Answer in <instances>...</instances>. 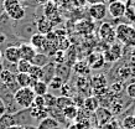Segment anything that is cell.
<instances>
[{
	"label": "cell",
	"mask_w": 135,
	"mask_h": 129,
	"mask_svg": "<svg viewBox=\"0 0 135 129\" xmlns=\"http://www.w3.org/2000/svg\"><path fill=\"white\" fill-rule=\"evenodd\" d=\"M115 37L122 44L128 47L135 46V27L129 24H119L115 26Z\"/></svg>",
	"instance_id": "cell-1"
},
{
	"label": "cell",
	"mask_w": 135,
	"mask_h": 129,
	"mask_svg": "<svg viewBox=\"0 0 135 129\" xmlns=\"http://www.w3.org/2000/svg\"><path fill=\"white\" fill-rule=\"evenodd\" d=\"M35 97H36V94L31 87L19 88L14 93V101L20 109H29L32 106Z\"/></svg>",
	"instance_id": "cell-2"
},
{
	"label": "cell",
	"mask_w": 135,
	"mask_h": 129,
	"mask_svg": "<svg viewBox=\"0 0 135 129\" xmlns=\"http://www.w3.org/2000/svg\"><path fill=\"white\" fill-rule=\"evenodd\" d=\"M103 54V57H104V61L107 62H117L118 60H120L122 55H123V49H122V45L120 44H112L107 47L105 50L102 52Z\"/></svg>",
	"instance_id": "cell-3"
},
{
	"label": "cell",
	"mask_w": 135,
	"mask_h": 129,
	"mask_svg": "<svg viewBox=\"0 0 135 129\" xmlns=\"http://www.w3.org/2000/svg\"><path fill=\"white\" fill-rule=\"evenodd\" d=\"M98 34L102 42H104L107 45H112L117 40V37H115V27H113V25L109 24V22H103L102 25L99 26Z\"/></svg>",
	"instance_id": "cell-4"
},
{
	"label": "cell",
	"mask_w": 135,
	"mask_h": 129,
	"mask_svg": "<svg viewBox=\"0 0 135 129\" xmlns=\"http://www.w3.org/2000/svg\"><path fill=\"white\" fill-rule=\"evenodd\" d=\"M88 15H89L90 20L95 21H102L107 17L108 14V8L105 4H93V5H88Z\"/></svg>",
	"instance_id": "cell-5"
},
{
	"label": "cell",
	"mask_w": 135,
	"mask_h": 129,
	"mask_svg": "<svg viewBox=\"0 0 135 129\" xmlns=\"http://www.w3.org/2000/svg\"><path fill=\"white\" fill-rule=\"evenodd\" d=\"M44 16L47 17L51 22H52L53 26H56L57 24H60L62 21V17L60 15V10H58V6L55 5L52 1L47 3L46 5H44Z\"/></svg>",
	"instance_id": "cell-6"
},
{
	"label": "cell",
	"mask_w": 135,
	"mask_h": 129,
	"mask_svg": "<svg viewBox=\"0 0 135 129\" xmlns=\"http://www.w3.org/2000/svg\"><path fill=\"white\" fill-rule=\"evenodd\" d=\"M108 13L113 19H120L124 16L125 14V9H127V4L122 1V0H112L108 4Z\"/></svg>",
	"instance_id": "cell-7"
},
{
	"label": "cell",
	"mask_w": 135,
	"mask_h": 129,
	"mask_svg": "<svg viewBox=\"0 0 135 129\" xmlns=\"http://www.w3.org/2000/svg\"><path fill=\"white\" fill-rule=\"evenodd\" d=\"M74 29L77 31L79 35H89L94 31L95 29V24H94L93 20H89V19H81V20H78L76 22V25H74Z\"/></svg>",
	"instance_id": "cell-8"
},
{
	"label": "cell",
	"mask_w": 135,
	"mask_h": 129,
	"mask_svg": "<svg viewBox=\"0 0 135 129\" xmlns=\"http://www.w3.org/2000/svg\"><path fill=\"white\" fill-rule=\"evenodd\" d=\"M87 63L90 67V70H99V68H102L105 65V61H104V57H103L102 52L94 51V52H92L87 57Z\"/></svg>",
	"instance_id": "cell-9"
},
{
	"label": "cell",
	"mask_w": 135,
	"mask_h": 129,
	"mask_svg": "<svg viewBox=\"0 0 135 129\" xmlns=\"http://www.w3.org/2000/svg\"><path fill=\"white\" fill-rule=\"evenodd\" d=\"M36 27H37V30H38V34H42V35L46 36L47 34L53 31V27H55V26L52 25V22H51L47 17H45L42 15V16H40L36 20Z\"/></svg>",
	"instance_id": "cell-10"
},
{
	"label": "cell",
	"mask_w": 135,
	"mask_h": 129,
	"mask_svg": "<svg viewBox=\"0 0 135 129\" xmlns=\"http://www.w3.org/2000/svg\"><path fill=\"white\" fill-rule=\"evenodd\" d=\"M0 82L6 88H12L14 86H17L16 81H15V73L11 72L10 70H1L0 71Z\"/></svg>",
	"instance_id": "cell-11"
},
{
	"label": "cell",
	"mask_w": 135,
	"mask_h": 129,
	"mask_svg": "<svg viewBox=\"0 0 135 129\" xmlns=\"http://www.w3.org/2000/svg\"><path fill=\"white\" fill-rule=\"evenodd\" d=\"M4 57L9 63L16 65L20 60V52H19V47L17 46H9L4 51Z\"/></svg>",
	"instance_id": "cell-12"
},
{
	"label": "cell",
	"mask_w": 135,
	"mask_h": 129,
	"mask_svg": "<svg viewBox=\"0 0 135 129\" xmlns=\"http://www.w3.org/2000/svg\"><path fill=\"white\" fill-rule=\"evenodd\" d=\"M19 47V52H20V58L21 60H26V61H30L35 57V55L37 54L36 50L33 49L30 44H21Z\"/></svg>",
	"instance_id": "cell-13"
},
{
	"label": "cell",
	"mask_w": 135,
	"mask_h": 129,
	"mask_svg": "<svg viewBox=\"0 0 135 129\" xmlns=\"http://www.w3.org/2000/svg\"><path fill=\"white\" fill-rule=\"evenodd\" d=\"M95 117H97V119H98V123L99 125H107L109 122H110V118H112V112L109 111V108H107V107H99L97 111H95Z\"/></svg>",
	"instance_id": "cell-14"
},
{
	"label": "cell",
	"mask_w": 135,
	"mask_h": 129,
	"mask_svg": "<svg viewBox=\"0 0 135 129\" xmlns=\"http://www.w3.org/2000/svg\"><path fill=\"white\" fill-rule=\"evenodd\" d=\"M100 107V102H99V98L95 96H88L83 102V107L82 108L88 113H94L97 109Z\"/></svg>",
	"instance_id": "cell-15"
},
{
	"label": "cell",
	"mask_w": 135,
	"mask_h": 129,
	"mask_svg": "<svg viewBox=\"0 0 135 129\" xmlns=\"http://www.w3.org/2000/svg\"><path fill=\"white\" fill-rule=\"evenodd\" d=\"M89 86L90 89H98V88H104L108 87V79L104 75H94L89 77Z\"/></svg>",
	"instance_id": "cell-16"
},
{
	"label": "cell",
	"mask_w": 135,
	"mask_h": 129,
	"mask_svg": "<svg viewBox=\"0 0 135 129\" xmlns=\"http://www.w3.org/2000/svg\"><path fill=\"white\" fill-rule=\"evenodd\" d=\"M29 113L33 119L40 121V122L50 116L49 109L46 108V107H35V106H31V107L29 108Z\"/></svg>",
	"instance_id": "cell-17"
},
{
	"label": "cell",
	"mask_w": 135,
	"mask_h": 129,
	"mask_svg": "<svg viewBox=\"0 0 135 129\" xmlns=\"http://www.w3.org/2000/svg\"><path fill=\"white\" fill-rule=\"evenodd\" d=\"M72 70H73L74 73H77L78 76H82V77H88V75L92 71L87 61H76Z\"/></svg>",
	"instance_id": "cell-18"
},
{
	"label": "cell",
	"mask_w": 135,
	"mask_h": 129,
	"mask_svg": "<svg viewBox=\"0 0 135 129\" xmlns=\"http://www.w3.org/2000/svg\"><path fill=\"white\" fill-rule=\"evenodd\" d=\"M15 81H16L19 88L32 87V84L35 83V79L31 78L29 73H16L15 75Z\"/></svg>",
	"instance_id": "cell-19"
},
{
	"label": "cell",
	"mask_w": 135,
	"mask_h": 129,
	"mask_svg": "<svg viewBox=\"0 0 135 129\" xmlns=\"http://www.w3.org/2000/svg\"><path fill=\"white\" fill-rule=\"evenodd\" d=\"M56 66H57V65H56L55 62H51V61H50L45 67H42V72H44V75H42L41 81L46 82V83H49L50 79L52 78L53 76H56Z\"/></svg>",
	"instance_id": "cell-20"
},
{
	"label": "cell",
	"mask_w": 135,
	"mask_h": 129,
	"mask_svg": "<svg viewBox=\"0 0 135 129\" xmlns=\"http://www.w3.org/2000/svg\"><path fill=\"white\" fill-rule=\"evenodd\" d=\"M37 129H60V122L49 116L38 123Z\"/></svg>",
	"instance_id": "cell-21"
},
{
	"label": "cell",
	"mask_w": 135,
	"mask_h": 129,
	"mask_svg": "<svg viewBox=\"0 0 135 129\" xmlns=\"http://www.w3.org/2000/svg\"><path fill=\"white\" fill-rule=\"evenodd\" d=\"M46 37L45 35L42 34H33L31 39H30V45L32 46L35 50H44V46H45Z\"/></svg>",
	"instance_id": "cell-22"
},
{
	"label": "cell",
	"mask_w": 135,
	"mask_h": 129,
	"mask_svg": "<svg viewBox=\"0 0 135 129\" xmlns=\"http://www.w3.org/2000/svg\"><path fill=\"white\" fill-rule=\"evenodd\" d=\"M11 20H14V21H20V20H22L25 17V15H26V11H25V8L22 6V5H17L16 8H14L11 10V11H9L8 14H6Z\"/></svg>",
	"instance_id": "cell-23"
},
{
	"label": "cell",
	"mask_w": 135,
	"mask_h": 129,
	"mask_svg": "<svg viewBox=\"0 0 135 129\" xmlns=\"http://www.w3.org/2000/svg\"><path fill=\"white\" fill-rule=\"evenodd\" d=\"M32 91L35 92L36 96H45L46 93H49V84L38 79V81H35V83L32 84Z\"/></svg>",
	"instance_id": "cell-24"
},
{
	"label": "cell",
	"mask_w": 135,
	"mask_h": 129,
	"mask_svg": "<svg viewBox=\"0 0 135 129\" xmlns=\"http://www.w3.org/2000/svg\"><path fill=\"white\" fill-rule=\"evenodd\" d=\"M70 75H71V68L68 65L62 63V65L56 66V76H58L60 78L63 79L65 83L67 82V79L70 78Z\"/></svg>",
	"instance_id": "cell-25"
},
{
	"label": "cell",
	"mask_w": 135,
	"mask_h": 129,
	"mask_svg": "<svg viewBox=\"0 0 135 129\" xmlns=\"http://www.w3.org/2000/svg\"><path fill=\"white\" fill-rule=\"evenodd\" d=\"M49 62H50L49 55L42 54V52L36 54L35 55V57L31 60V65H33V66H38V67H45Z\"/></svg>",
	"instance_id": "cell-26"
},
{
	"label": "cell",
	"mask_w": 135,
	"mask_h": 129,
	"mask_svg": "<svg viewBox=\"0 0 135 129\" xmlns=\"http://www.w3.org/2000/svg\"><path fill=\"white\" fill-rule=\"evenodd\" d=\"M78 107H76L74 104L72 106H68L66 107L65 109H62V114L65 117V119H68V121H74L77 119V116H78Z\"/></svg>",
	"instance_id": "cell-27"
},
{
	"label": "cell",
	"mask_w": 135,
	"mask_h": 129,
	"mask_svg": "<svg viewBox=\"0 0 135 129\" xmlns=\"http://www.w3.org/2000/svg\"><path fill=\"white\" fill-rule=\"evenodd\" d=\"M76 87H77L78 92H81V93H84L87 92L88 89L90 91V86H89V78L88 77H82V76H79L76 81Z\"/></svg>",
	"instance_id": "cell-28"
},
{
	"label": "cell",
	"mask_w": 135,
	"mask_h": 129,
	"mask_svg": "<svg viewBox=\"0 0 135 129\" xmlns=\"http://www.w3.org/2000/svg\"><path fill=\"white\" fill-rule=\"evenodd\" d=\"M73 104V99H72V97H65V96H60L56 98V107L62 109H65L66 107H68V106H72Z\"/></svg>",
	"instance_id": "cell-29"
},
{
	"label": "cell",
	"mask_w": 135,
	"mask_h": 129,
	"mask_svg": "<svg viewBox=\"0 0 135 129\" xmlns=\"http://www.w3.org/2000/svg\"><path fill=\"white\" fill-rule=\"evenodd\" d=\"M63 83H65V82H63L62 78H60L58 76H53L47 84H49V88H51L52 91H60L61 87L63 86Z\"/></svg>",
	"instance_id": "cell-30"
},
{
	"label": "cell",
	"mask_w": 135,
	"mask_h": 129,
	"mask_svg": "<svg viewBox=\"0 0 135 129\" xmlns=\"http://www.w3.org/2000/svg\"><path fill=\"white\" fill-rule=\"evenodd\" d=\"M29 76L31 77L32 79L35 81H38V79H42V75H44V72H42V67H38V66H31L29 70Z\"/></svg>",
	"instance_id": "cell-31"
},
{
	"label": "cell",
	"mask_w": 135,
	"mask_h": 129,
	"mask_svg": "<svg viewBox=\"0 0 135 129\" xmlns=\"http://www.w3.org/2000/svg\"><path fill=\"white\" fill-rule=\"evenodd\" d=\"M123 129H135V116H127L123 118V121L120 123Z\"/></svg>",
	"instance_id": "cell-32"
},
{
	"label": "cell",
	"mask_w": 135,
	"mask_h": 129,
	"mask_svg": "<svg viewBox=\"0 0 135 129\" xmlns=\"http://www.w3.org/2000/svg\"><path fill=\"white\" fill-rule=\"evenodd\" d=\"M118 78L120 79L122 82H124L125 79L131 78V72H130V67H129V65H128V66H123V67H120V68H118Z\"/></svg>",
	"instance_id": "cell-33"
},
{
	"label": "cell",
	"mask_w": 135,
	"mask_h": 129,
	"mask_svg": "<svg viewBox=\"0 0 135 129\" xmlns=\"http://www.w3.org/2000/svg\"><path fill=\"white\" fill-rule=\"evenodd\" d=\"M17 70V73H27L30 70V67L32 66L30 61H26V60H19V62L15 65Z\"/></svg>",
	"instance_id": "cell-34"
},
{
	"label": "cell",
	"mask_w": 135,
	"mask_h": 129,
	"mask_svg": "<svg viewBox=\"0 0 135 129\" xmlns=\"http://www.w3.org/2000/svg\"><path fill=\"white\" fill-rule=\"evenodd\" d=\"M56 98L53 94H50V93H46L44 96V106H45L47 109H51L53 107H56Z\"/></svg>",
	"instance_id": "cell-35"
},
{
	"label": "cell",
	"mask_w": 135,
	"mask_h": 129,
	"mask_svg": "<svg viewBox=\"0 0 135 129\" xmlns=\"http://www.w3.org/2000/svg\"><path fill=\"white\" fill-rule=\"evenodd\" d=\"M124 89H125V88H124V83L122 81H115V82H113V83L109 86V91H110L112 93L117 94V96L120 94Z\"/></svg>",
	"instance_id": "cell-36"
},
{
	"label": "cell",
	"mask_w": 135,
	"mask_h": 129,
	"mask_svg": "<svg viewBox=\"0 0 135 129\" xmlns=\"http://www.w3.org/2000/svg\"><path fill=\"white\" fill-rule=\"evenodd\" d=\"M21 3L19 0H4L3 1V8H4L5 13L8 14L9 11H11L14 8H16L17 5H20Z\"/></svg>",
	"instance_id": "cell-37"
},
{
	"label": "cell",
	"mask_w": 135,
	"mask_h": 129,
	"mask_svg": "<svg viewBox=\"0 0 135 129\" xmlns=\"http://www.w3.org/2000/svg\"><path fill=\"white\" fill-rule=\"evenodd\" d=\"M124 16L127 17L130 22H135V8L131 4H129V3L127 4V9H125Z\"/></svg>",
	"instance_id": "cell-38"
},
{
	"label": "cell",
	"mask_w": 135,
	"mask_h": 129,
	"mask_svg": "<svg viewBox=\"0 0 135 129\" xmlns=\"http://www.w3.org/2000/svg\"><path fill=\"white\" fill-rule=\"evenodd\" d=\"M125 93L130 99H135V81L125 86Z\"/></svg>",
	"instance_id": "cell-39"
},
{
	"label": "cell",
	"mask_w": 135,
	"mask_h": 129,
	"mask_svg": "<svg viewBox=\"0 0 135 129\" xmlns=\"http://www.w3.org/2000/svg\"><path fill=\"white\" fill-rule=\"evenodd\" d=\"M53 56V61H55V63H63L65 62V51H62V50H57L55 54L52 55Z\"/></svg>",
	"instance_id": "cell-40"
},
{
	"label": "cell",
	"mask_w": 135,
	"mask_h": 129,
	"mask_svg": "<svg viewBox=\"0 0 135 129\" xmlns=\"http://www.w3.org/2000/svg\"><path fill=\"white\" fill-rule=\"evenodd\" d=\"M72 88L68 86V83H63V86L61 87V89H60V92H61V96H65V97H70V94L72 93V91H71Z\"/></svg>",
	"instance_id": "cell-41"
},
{
	"label": "cell",
	"mask_w": 135,
	"mask_h": 129,
	"mask_svg": "<svg viewBox=\"0 0 135 129\" xmlns=\"http://www.w3.org/2000/svg\"><path fill=\"white\" fill-rule=\"evenodd\" d=\"M70 5H72L74 9H79V8H83L87 5V1L86 0H71Z\"/></svg>",
	"instance_id": "cell-42"
},
{
	"label": "cell",
	"mask_w": 135,
	"mask_h": 129,
	"mask_svg": "<svg viewBox=\"0 0 135 129\" xmlns=\"http://www.w3.org/2000/svg\"><path fill=\"white\" fill-rule=\"evenodd\" d=\"M55 5H57L58 8H66L71 3V0H51Z\"/></svg>",
	"instance_id": "cell-43"
},
{
	"label": "cell",
	"mask_w": 135,
	"mask_h": 129,
	"mask_svg": "<svg viewBox=\"0 0 135 129\" xmlns=\"http://www.w3.org/2000/svg\"><path fill=\"white\" fill-rule=\"evenodd\" d=\"M88 5H93V4H107L109 0H86Z\"/></svg>",
	"instance_id": "cell-44"
},
{
	"label": "cell",
	"mask_w": 135,
	"mask_h": 129,
	"mask_svg": "<svg viewBox=\"0 0 135 129\" xmlns=\"http://www.w3.org/2000/svg\"><path fill=\"white\" fill-rule=\"evenodd\" d=\"M5 112H6V107H5L4 101L1 99V97H0V117H1V116H4Z\"/></svg>",
	"instance_id": "cell-45"
},
{
	"label": "cell",
	"mask_w": 135,
	"mask_h": 129,
	"mask_svg": "<svg viewBox=\"0 0 135 129\" xmlns=\"http://www.w3.org/2000/svg\"><path fill=\"white\" fill-rule=\"evenodd\" d=\"M129 67H130V72H131V77L135 78V62L129 63Z\"/></svg>",
	"instance_id": "cell-46"
},
{
	"label": "cell",
	"mask_w": 135,
	"mask_h": 129,
	"mask_svg": "<svg viewBox=\"0 0 135 129\" xmlns=\"http://www.w3.org/2000/svg\"><path fill=\"white\" fill-rule=\"evenodd\" d=\"M51 0H35V3L38 5H46L47 3H50Z\"/></svg>",
	"instance_id": "cell-47"
},
{
	"label": "cell",
	"mask_w": 135,
	"mask_h": 129,
	"mask_svg": "<svg viewBox=\"0 0 135 129\" xmlns=\"http://www.w3.org/2000/svg\"><path fill=\"white\" fill-rule=\"evenodd\" d=\"M130 58H131V62H135V46L133 47V50L130 52Z\"/></svg>",
	"instance_id": "cell-48"
},
{
	"label": "cell",
	"mask_w": 135,
	"mask_h": 129,
	"mask_svg": "<svg viewBox=\"0 0 135 129\" xmlns=\"http://www.w3.org/2000/svg\"><path fill=\"white\" fill-rule=\"evenodd\" d=\"M6 129H24L22 127H19V125H11V127H9Z\"/></svg>",
	"instance_id": "cell-49"
},
{
	"label": "cell",
	"mask_w": 135,
	"mask_h": 129,
	"mask_svg": "<svg viewBox=\"0 0 135 129\" xmlns=\"http://www.w3.org/2000/svg\"><path fill=\"white\" fill-rule=\"evenodd\" d=\"M1 58H3V54H1V51H0V61H1Z\"/></svg>",
	"instance_id": "cell-50"
},
{
	"label": "cell",
	"mask_w": 135,
	"mask_h": 129,
	"mask_svg": "<svg viewBox=\"0 0 135 129\" xmlns=\"http://www.w3.org/2000/svg\"><path fill=\"white\" fill-rule=\"evenodd\" d=\"M19 1H20V3H21V1H27V0H19Z\"/></svg>",
	"instance_id": "cell-51"
},
{
	"label": "cell",
	"mask_w": 135,
	"mask_h": 129,
	"mask_svg": "<svg viewBox=\"0 0 135 129\" xmlns=\"http://www.w3.org/2000/svg\"><path fill=\"white\" fill-rule=\"evenodd\" d=\"M134 27H135V26H134Z\"/></svg>",
	"instance_id": "cell-52"
}]
</instances>
